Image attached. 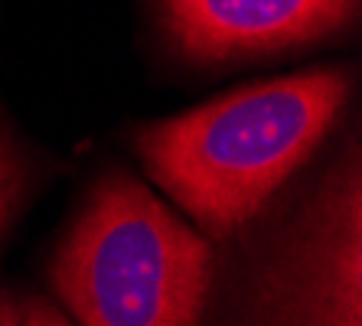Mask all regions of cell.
Returning <instances> with one entry per match:
<instances>
[{"instance_id": "cell-3", "label": "cell", "mask_w": 362, "mask_h": 326, "mask_svg": "<svg viewBox=\"0 0 362 326\" xmlns=\"http://www.w3.org/2000/svg\"><path fill=\"white\" fill-rule=\"evenodd\" d=\"M343 176V173H339ZM359 176L327 190L268 293V326H362Z\"/></svg>"}, {"instance_id": "cell-6", "label": "cell", "mask_w": 362, "mask_h": 326, "mask_svg": "<svg viewBox=\"0 0 362 326\" xmlns=\"http://www.w3.org/2000/svg\"><path fill=\"white\" fill-rule=\"evenodd\" d=\"M23 326H69V323H66V317H62L59 310L46 307V303H33L30 313H26Z\"/></svg>"}, {"instance_id": "cell-1", "label": "cell", "mask_w": 362, "mask_h": 326, "mask_svg": "<svg viewBox=\"0 0 362 326\" xmlns=\"http://www.w3.org/2000/svg\"><path fill=\"white\" fill-rule=\"evenodd\" d=\"M349 95L339 69L248 85L137 134L147 173L212 235L245 226L310 157Z\"/></svg>"}, {"instance_id": "cell-5", "label": "cell", "mask_w": 362, "mask_h": 326, "mask_svg": "<svg viewBox=\"0 0 362 326\" xmlns=\"http://www.w3.org/2000/svg\"><path fill=\"white\" fill-rule=\"evenodd\" d=\"M20 192H23V160L17 147L7 141V134H0V232L10 222Z\"/></svg>"}, {"instance_id": "cell-2", "label": "cell", "mask_w": 362, "mask_h": 326, "mask_svg": "<svg viewBox=\"0 0 362 326\" xmlns=\"http://www.w3.org/2000/svg\"><path fill=\"white\" fill-rule=\"evenodd\" d=\"M209 271V242L115 173L69 232L52 284L82 326H199Z\"/></svg>"}, {"instance_id": "cell-4", "label": "cell", "mask_w": 362, "mask_h": 326, "mask_svg": "<svg viewBox=\"0 0 362 326\" xmlns=\"http://www.w3.org/2000/svg\"><path fill=\"white\" fill-rule=\"evenodd\" d=\"M177 46L202 62L258 56L337 33L356 0H160Z\"/></svg>"}, {"instance_id": "cell-7", "label": "cell", "mask_w": 362, "mask_h": 326, "mask_svg": "<svg viewBox=\"0 0 362 326\" xmlns=\"http://www.w3.org/2000/svg\"><path fill=\"white\" fill-rule=\"evenodd\" d=\"M0 326H20V310L10 301H0Z\"/></svg>"}]
</instances>
